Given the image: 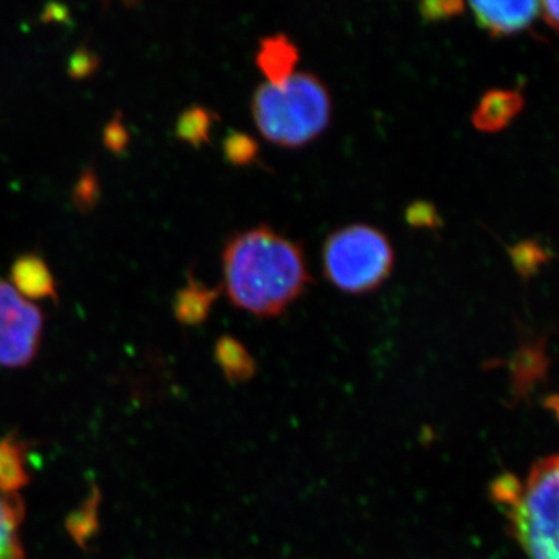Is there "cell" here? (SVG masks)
I'll use <instances>...</instances> for the list:
<instances>
[{
	"instance_id": "cell-1",
	"label": "cell",
	"mask_w": 559,
	"mask_h": 559,
	"mask_svg": "<svg viewBox=\"0 0 559 559\" xmlns=\"http://www.w3.org/2000/svg\"><path fill=\"white\" fill-rule=\"evenodd\" d=\"M223 270L230 304L259 318H277L311 283L299 242L267 226L229 238Z\"/></svg>"
},
{
	"instance_id": "cell-2",
	"label": "cell",
	"mask_w": 559,
	"mask_h": 559,
	"mask_svg": "<svg viewBox=\"0 0 559 559\" xmlns=\"http://www.w3.org/2000/svg\"><path fill=\"white\" fill-rule=\"evenodd\" d=\"M492 498L530 559H559V454L539 460L522 480L499 477Z\"/></svg>"
},
{
	"instance_id": "cell-3",
	"label": "cell",
	"mask_w": 559,
	"mask_h": 559,
	"mask_svg": "<svg viewBox=\"0 0 559 559\" xmlns=\"http://www.w3.org/2000/svg\"><path fill=\"white\" fill-rule=\"evenodd\" d=\"M250 109L264 139L285 148H300L329 128L333 102L319 76L296 72L280 86L261 83Z\"/></svg>"
},
{
	"instance_id": "cell-4",
	"label": "cell",
	"mask_w": 559,
	"mask_h": 559,
	"mask_svg": "<svg viewBox=\"0 0 559 559\" xmlns=\"http://www.w3.org/2000/svg\"><path fill=\"white\" fill-rule=\"evenodd\" d=\"M395 264L388 235L369 224H349L334 230L323 245V272L330 283L348 294L380 288Z\"/></svg>"
},
{
	"instance_id": "cell-5",
	"label": "cell",
	"mask_w": 559,
	"mask_h": 559,
	"mask_svg": "<svg viewBox=\"0 0 559 559\" xmlns=\"http://www.w3.org/2000/svg\"><path fill=\"white\" fill-rule=\"evenodd\" d=\"M43 312L0 278V366H27L38 353Z\"/></svg>"
},
{
	"instance_id": "cell-6",
	"label": "cell",
	"mask_w": 559,
	"mask_h": 559,
	"mask_svg": "<svg viewBox=\"0 0 559 559\" xmlns=\"http://www.w3.org/2000/svg\"><path fill=\"white\" fill-rule=\"evenodd\" d=\"M469 7L479 27L492 38H506L524 32L539 14V2L533 0L471 2Z\"/></svg>"
},
{
	"instance_id": "cell-7",
	"label": "cell",
	"mask_w": 559,
	"mask_h": 559,
	"mask_svg": "<svg viewBox=\"0 0 559 559\" xmlns=\"http://www.w3.org/2000/svg\"><path fill=\"white\" fill-rule=\"evenodd\" d=\"M299 60V47L290 40L289 36L275 33V35L260 39L255 64L266 76V83L274 84V86L285 84L296 73Z\"/></svg>"
},
{
	"instance_id": "cell-8",
	"label": "cell",
	"mask_w": 559,
	"mask_h": 559,
	"mask_svg": "<svg viewBox=\"0 0 559 559\" xmlns=\"http://www.w3.org/2000/svg\"><path fill=\"white\" fill-rule=\"evenodd\" d=\"M524 106L525 98L521 91L491 90L480 98L471 121L477 131L492 134L506 130L520 116Z\"/></svg>"
},
{
	"instance_id": "cell-9",
	"label": "cell",
	"mask_w": 559,
	"mask_h": 559,
	"mask_svg": "<svg viewBox=\"0 0 559 559\" xmlns=\"http://www.w3.org/2000/svg\"><path fill=\"white\" fill-rule=\"evenodd\" d=\"M11 282L24 299L58 301L57 282L49 264L38 253H24L14 260Z\"/></svg>"
},
{
	"instance_id": "cell-10",
	"label": "cell",
	"mask_w": 559,
	"mask_h": 559,
	"mask_svg": "<svg viewBox=\"0 0 559 559\" xmlns=\"http://www.w3.org/2000/svg\"><path fill=\"white\" fill-rule=\"evenodd\" d=\"M223 288H209L204 283L189 277V283L176 293L173 311L182 325H200L209 318L213 305L219 299Z\"/></svg>"
},
{
	"instance_id": "cell-11",
	"label": "cell",
	"mask_w": 559,
	"mask_h": 559,
	"mask_svg": "<svg viewBox=\"0 0 559 559\" xmlns=\"http://www.w3.org/2000/svg\"><path fill=\"white\" fill-rule=\"evenodd\" d=\"M25 506L17 492L0 491V559H25L20 527Z\"/></svg>"
},
{
	"instance_id": "cell-12",
	"label": "cell",
	"mask_w": 559,
	"mask_h": 559,
	"mask_svg": "<svg viewBox=\"0 0 559 559\" xmlns=\"http://www.w3.org/2000/svg\"><path fill=\"white\" fill-rule=\"evenodd\" d=\"M28 484L25 444L16 437L0 440V491L17 492Z\"/></svg>"
},
{
	"instance_id": "cell-13",
	"label": "cell",
	"mask_w": 559,
	"mask_h": 559,
	"mask_svg": "<svg viewBox=\"0 0 559 559\" xmlns=\"http://www.w3.org/2000/svg\"><path fill=\"white\" fill-rule=\"evenodd\" d=\"M215 359L230 382L249 381L255 374V362L248 348L231 336L219 337L215 347Z\"/></svg>"
},
{
	"instance_id": "cell-14",
	"label": "cell",
	"mask_w": 559,
	"mask_h": 559,
	"mask_svg": "<svg viewBox=\"0 0 559 559\" xmlns=\"http://www.w3.org/2000/svg\"><path fill=\"white\" fill-rule=\"evenodd\" d=\"M216 120L218 117L213 110L200 105L190 106L176 121V138L194 148H201L204 143L210 142V134Z\"/></svg>"
},
{
	"instance_id": "cell-15",
	"label": "cell",
	"mask_w": 559,
	"mask_h": 559,
	"mask_svg": "<svg viewBox=\"0 0 559 559\" xmlns=\"http://www.w3.org/2000/svg\"><path fill=\"white\" fill-rule=\"evenodd\" d=\"M509 255L514 270L524 280L538 274L540 267L550 260L549 250L535 240H525L511 246Z\"/></svg>"
},
{
	"instance_id": "cell-16",
	"label": "cell",
	"mask_w": 559,
	"mask_h": 559,
	"mask_svg": "<svg viewBox=\"0 0 559 559\" xmlns=\"http://www.w3.org/2000/svg\"><path fill=\"white\" fill-rule=\"evenodd\" d=\"M98 500H100L98 492L94 491V496L87 499L81 509L73 511L72 516L68 520L69 533L80 546H86L87 540L97 532Z\"/></svg>"
},
{
	"instance_id": "cell-17",
	"label": "cell",
	"mask_w": 559,
	"mask_h": 559,
	"mask_svg": "<svg viewBox=\"0 0 559 559\" xmlns=\"http://www.w3.org/2000/svg\"><path fill=\"white\" fill-rule=\"evenodd\" d=\"M224 157L235 167H246L255 162L260 146L257 140L241 131H231L224 139Z\"/></svg>"
},
{
	"instance_id": "cell-18",
	"label": "cell",
	"mask_w": 559,
	"mask_h": 559,
	"mask_svg": "<svg viewBox=\"0 0 559 559\" xmlns=\"http://www.w3.org/2000/svg\"><path fill=\"white\" fill-rule=\"evenodd\" d=\"M98 200H100V180H98L97 173L92 168H86L81 173L75 187H73V204L80 212H91L97 205Z\"/></svg>"
},
{
	"instance_id": "cell-19",
	"label": "cell",
	"mask_w": 559,
	"mask_h": 559,
	"mask_svg": "<svg viewBox=\"0 0 559 559\" xmlns=\"http://www.w3.org/2000/svg\"><path fill=\"white\" fill-rule=\"evenodd\" d=\"M100 69V57L87 46H80L70 55L68 73L72 80H86Z\"/></svg>"
},
{
	"instance_id": "cell-20",
	"label": "cell",
	"mask_w": 559,
	"mask_h": 559,
	"mask_svg": "<svg viewBox=\"0 0 559 559\" xmlns=\"http://www.w3.org/2000/svg\"><path fill=\"white\" fill-rule=\"evenodd\" d=\"M103 145L114 154L124 153L130 145V131L124 124L121 112H117L103 130Z\"/></svg>"
},
{
	"instance_id": "cell-21",
	"label": "cell",
	"mask_w": 559,
	"mask_h": 559,
	"mask_svg": "<svg viewBox=\"0 0 559 559\" xmlns=\"http://www.w3.org/2000/svg\"><path fill=\"white\" fill-rule=\"evenodd\" d=\"M406 221L412 227L418 229H439L441 218L436 205L428 201H417L406 210Z\"/></svg>"
},
{
	"instance_id": "cell-22",
	"label": "cell",
	"mask_w": 559,
	"mask_h": 559,
	"mask_svg": "<svg viewBox=\"0 0 559 559\" xmlns=\"http://www.w3.org/2000/svg\"><path fill=\"white\" fill-rule=\"evenodd\" d=\"M418 9L423 20L439 22L459 16V14H462L463 10H465V5H463L462 2H455V0H450V2H441V0H437V2L419 3Z\"/></svg>"
},
{
	"instance_id": "cell-23",
	"label": "cell",
	"mask_w": 559,
	"mask_h": 559,
	"mask_svg": "<svg viewBox=\"0 0 559 559\" xmlns=\"http://www.w3.org/2000/svg\"><path fill=\"white\" fill-rule=\"evenodd\" d=\"M539 13L543 14L544 21L550 28L559 32V0L539 3Z\"/></svg>"
},
{
	"instance_id": "cell-24",
	"label": "cell",
	"mask_w": 559,
	"mask_h": 559,
	"mask_svg": "<svg viewBox=\"0 0 559 559\" xmlns=\"http://www.w3.org/2000/svg\"><path fill=\"white\" fill-rule=\"evenodd\" d=\"M69 17V10L64 5H47L43 11L44 22H64Z\"/></svg>"
},
{
	"instance_id": "cell-25",
	"label": "cell",
	"mask_w": 559,
	"mask_h": 559,
	"mask_svg": "<svg viewBox=\"0 0 559 559\" xmlns=\"http://www.w3.org/2000/svg\"><path fill=\"white\" fill-rule=\"evenodd\" d=\"M550 406H551V409L557 412L558 417H559V396H558V399L551 400Z\"/></svg>"
}]
</instances>
